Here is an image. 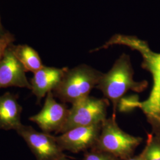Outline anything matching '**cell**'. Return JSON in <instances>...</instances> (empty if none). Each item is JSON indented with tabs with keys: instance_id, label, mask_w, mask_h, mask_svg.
<instances>
[{
	"instance_id": "obj_6",
	"label": "cell",
	"mask_w": 160,
	"mask_h": 160,
	"mask_svg": "<svg viewBox=\"0 0 160 160\" xmlns=\"http://www.w3.org/2000/svg\"><path fill=\"white\" fill-rule=\"evenodd\" d=\"M16 131L25 141L36 160H58L67 157L56 137L49 133L37 131L32 126L24 125Z\"/></svg>"
},
{
	"instance_id": "obj_18",
	"label": "cell",
	"mask_w": 160,
	"mask_h": 160,
	"mask_svg": "<svg viewBox=\"0 0 160 160\" xmlns=\"http://www.w3.org/2000/svg\"><path fill=\"white\" fill-rule=\"evenodd\" d=\"M69 160L68 158H67V157H63V158H60V159H59V160Z\"/></svg>"
},
{
	"instance_id": "obj_1",
	"label": "cell",
	"mask_w": 160,
	"mask_h": 160,
	"mask_svg": "<svg viewBox=\"0 0 160 160\" xmlns=\"http://www.w3.org/2000/svg\"><path fill=\"white\" fill-rule=\"evenodd\" d=\"M116 45L126 46L139 52L142 58V68L151 74L152 86L148 98L143 102H137L135 108L142 110L151 126L152 133L160 137V53L152 51L147 42L136 36L119 34H115L95 51Z\"/></svg>"
},
{
	"instance_id": "obj_5",
	"label": "cell",
	"mask_w": 160,
	"mask_h": 160,
	"mask_svg": "<svg viewBox=\"0 0 160 160\" xmlns=\"http://www.w3.org/2000/svg\"><path fill=\"white\" fill-rule=\"evenodd\" d=\"M109 100L90 96L72 104L68 118L59 133L80 126H88L102 123L106 119Z\"/></svg>"
},
{
	"instance_id": "obj_13",
	"label": "cell",
	"mask_w": 160,
	"mask_h": 160,
	"mask_svg": "<svg viewBox=\"0 0 160 160\" xmlns=\"http://www.w3.org/2000/svg\"><path fill=\"white\" fill-rule=\"evenodd\" d=\"M140 155L143 160H160V137L148 133L145 147Z\"/></svg>"
},
{
	"instance_id": "obj_3",
	"label": "cell",
	"mask_w": 160,
	"mask_h": 160,
	"mask_svg": "<svg viewBox=\"0 0 160 160\" xmlns=\"http://www.w3.org/2000/svg\"><path fill=\"white\" fill-rule=\"evenodd\" d=\"M103 74L85 64L68 68L53 94L63 103L73 104L90 96Z\"/></svg>"
},
{
	"instance_id": "obj_11",
	"label": "cell",
	"mask_w": 160,
	"mask_h": 160,
	"mask_svg": "<svg viewBox=\"0 0 160 160\" xmlns=\"http://www.w3.org/2000/svg\"><path fill=\"white\" fill-rule=\"evenodd\" d=\"M22 108L17 96L7 92L0 96V129L17 131L23 124L21 122Z\"/></svg>"
},
{
	"instance_id": "obj_8",
	"label": "cell",
	"mask_w": 160,
	"mask_h": 160,
	"mask_svg": "<svg viewBox=\"0 0 160 160\" xmlns=\"http://www.w3.org/2000/svg\"><path fill=\"white\" fill-rule=\"evenodd\" d=\"M102 123L72 128L55 137L59 145L64 151L72 153L86 152L92 148L97 143Z\"/></svg>"
},
{
	"instance_id": "obj_10",
	"label": "cell",
	"mask_w": 160,
	"mask_h": 160,
	"mask_svg": "<svg viewBox=\"0 0 160 160\" xmlns=\"http://www.w3.org/2000/svg\"><path fill=\"white\" fill-rule=\"evenodd\" d=\"M68 68H58L55 67L43 66L34 73L31 79V90L37 97L38 102L53 92L59 84Z\"/></svg>"
},
{
	"instance_id": "obj_4",
	"label": "cell",
	"mask_w": 160,
	"mask_h": 160,
	"mask_svg": "<svg viewBox=\"0 0 160 160\" xmlns=\"http://www.w3.org/2000/svg\"><path fill=\"white\" fill-rule=\"evenodd\" d=\"M142 138L127 133L118 126L115 116L104 120L97 143L92 149L108 153L119 160L134 156Z\"/></svg>"
},
{
	"instance_id": "obj_2",
	"label": "cell",
	"mask_w": 160,
	"mask_h": 160,
	"mask_svg": "<svg viewBox=\"0 0 160 160\" xmlns=\"http://www.w3.org/2000/svg\"><path fill=\"white\" fill-rule=\"evenodd\" d=\"M133 74L129 56L123 53L109 72L103 74L99 80L96 88L102 92L106 99L112 102L114 110L128 91L141 92L148 86L145 80L136 81L133 80Z\"/></svg>"
},
{
	"instance_id": "obj_15",
	"label": "cell",
	"mask_w": 160,
	"mask_h": 160,
	"mask_svg": "<svg viewBox=\"0 0 160 160\" xmlns=\"http://www.w3.org/2000/svg\"><path fill=\"white\" fill-rule=\"evenodd\" d=\"M14 40L13 34L9 32H6L0 38V61L4 57L6 51L13 44Z\"/></svg>"
},
{
	"instance_id": "obj_17",
	"label": "cell",
	"mask_w": 160,
	"mask_h": 160,
	"mask_svg": "<svg viewBox=\"0 0 160 160\" xmlns=\"http://www.w3.org/2000/svg\"><path fill=\"white\" fill-rule=\"evenodd\" d=\"M143 160L142 159V158L141 157V156L140 155V154L139 155H137V156H133V157H132L131 158H128V159H126V160Z\"/></svg>"
},
{
	"instance_id": "obj_12",
	"label": "cell",
	"mask_w": 160,
	"mask_h": 160,
	"mask_svg": "<svg viewBox=\"0 0 160 160\" xmlns=\"http://www.w3.org/2000/svg\"><path fill=\"white\" fill-rule=\"evenodd\" d=\"M10 48L15 57L23 65L26 72L34 74L44 66L39 53L29 45H14L12 44Z\"/></svg>"
},
{
	"instance_id": "obj_7",
	"label": "cell",
	"mask_w": 160,
	"mask_h": 160,
	"mask_svg": "<svg viewBox=\"0 0 160 160\" xmlns=\"http://www.w3.org/2000/svg\"><path fill=\"white\" fill-rule=\"evenodd\" d=\"M69 109L64 103L57 102L52 92H49L42 110L29 119L36 123L44 132L59 133L67 121Z\"/></svg>"
},
{
	"instance_id": "obj_16",
	"label": "cell",
	"mask_w": 160,
	"mask_h": 160,
	"mask_svg": "<svg viewBox=\"0 0 160 160\" xmlns=\"http://www.w3.org/2000/svg\"><path fill=\"white\" fill-rule=\"evenodd\" d=\"M7 32L5 31V30L4 29L2 25V23H1V17H0V38L2 37L4 34L6 33Z\"/></svg>"
},
{
	"instance_id": "obj_9",
	"label": "cell",
	"mask_w": 160,
	"mask_h": 160,
	"mask_svg": "<svg viewBox=\"0 0 160 160\" xmlns=\"http://www.w3.org/2000/svg\"><path fill=\"white\" fill-rule=\"evenodd\" d=\"M26 72L10 47L0 61V88L17 87L31 90V84Z\"/></svg>"
},
{
	"instance_id": "obj_14",
	"label": "cell",
	"mask_w": 160,
	"mask_h": 160,
	"mask_svg": "<svg viewBox=\"0 0 160 160\" xmlns=\"http://www.w3.org/2000/svg\"><path fill=\"white\" fill-rule=\"evenodd\" d=\"M84 160H119L108 153L95 149H90L84 152Z\"/></svg>"
}]
</instances>
